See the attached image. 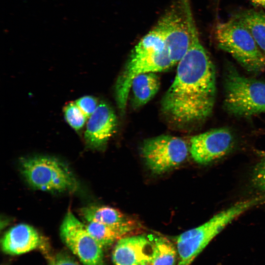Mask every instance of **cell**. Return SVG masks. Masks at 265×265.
<instances>
[{
	"label": "cell",
	"mask_w": 265,
	"mask_h": 265,
	"mask_svg": "<svg viewBox=\"0 0 265 265\" xmlns=\"http://www.w3.org/2000/svg\"><path fill=\"white\" fill-rule=\"evenodd\" d=\"M60 233L64 243L84 265H104L103 247L71 212L65 215Z\"/></svg>",
	"instance_id": "7"
},
{
	"label": "cell",
	"mask_w": 265,
	"mask_h": 265,
	"mask_svg": "<svg viewBox=\"0 0 265 265\" xmlns=\"http://www.w3.org/2000/svg\"><path fill=\"white\" fill-rule=\"evenodd\" d=\"M21 170L28 184L40 190L72 191L77 186L70 170L55 158L38 156L23 159Z\"/></svg>",
	"instance_id": "6"
},
{
	"label": "cell",
	"mask_w": 265,
	"mask_h": 265,
	"mask_svg": "<svg viewBox=\"0 0 265 265\" xmlns=\"http://www.w3.org/2000/svg\"><path fill=\"white\" fill-rule=\"evenodd\" d=\"M139 265H151L150 263H146L140 264Z\"/></svg>",
	"instance_id": "24"
},
{
	"label": "cell",
	"mask_w": 265,
	"mask_h": 265,
	"mask_svg": "<svg viewBox=\"0 0 265 265\" xmlns=\"http://www.w3.org/2000/svg\"><path fill=\"white\" fill-rule=\"evenodd\" d=\"M116 125V116L112 108L105 102L100 103L87 121L85 141L92 148L103 146L113 134Z\"/></svg>",
	"instance_id": "11"
},
{
	"label": "cell",
	"mask_w": 265,
	"mask_h": 265,
	"mask_svg": "<svg viewBox=\"0 0 265 265\" xmlns=\"http://www.w3.org/2000/svg\"><path fill=\"white\" fill-rule=\"evenodd\" d=\"M142 235L125 237L114 247L112 260L114 265H139L150 263L152 240Z\"/></svg>",
	"instance_id": "12"
},
{
	"label": "cell",
	"mask_w": 265,
	"mask_h": 265,
	"mask_svg": "<svg viewBox=\"0 0 265 265\" xmlns=\"http://www.w3.org/2000/svg\"><path fill=\"white\" fill-rule=\"evenodd\" d=\"M253 182L255 186L265 195V155L254 169Z\"/></svg>",
	"instance_id": "21"
},
{
	"label": "cell",
	"mask_w": 265,
	"mask_h": 265,
	"mask_svg": "<svg viewBox=\"0 0 265 265\" xmlns=\"http://www.w3.org/2000/svg\"><path fill=\"white\" fill-rule=\"evenodd\" d=\"M157 25L160 30L174 66L186 54L191 44L188 25L181 7H172Z\"/></svg>",
	"instance_id": "9"
},
{
	"label": "cell",
	"mask_w": 265,
	"mask_h": 265,
	"mask_svg": "<svg viewBox=\"0 0 265 265\" xmlns=\"http://www.w3.org/2000/svg\"><path fill=\"white\" fill-rule=\"evenodd\" d=\"M261 200L260 198H253L239 202L216 214L203 224L181 234L176 238L178 261L176 265H190L227 225Z\"/></svg>",
	"instance_id": "3"
},
{
	"label": "cell",
	"mask_w": 265,
	"mask_h": 265,
	"mask_svg": "<svg viewBox=\"0 0 265 265\" xmlns=\"http://www.w3.org/2000/svg\"><path fill=\"white\" fill-rule=\"evenodd\" d=\"M41 243L38 232L26 224L16 225L3 235L1 248L4 252L12 255L23 254L37 248Z\"/></svg>",
	"instance_id": "13"
},
{
	"label": "cell",
	"mask_w": 265,
	"mask_h": 265,
	"mask_svg": "<svg viewBox=\"0 0 265 265\" xmlns=\"http://www.w3.org/2000/svg\"><path fill=\"white\" fill-rule=\"evenodd\" d=\"M225 109L238 117L265 113V81L246 77L231 63L224 76Z\"/></svg>",
	"instance_id": "4"
},
{
	"label": "cell",
	"mask_w": 265,
	"mask_h": 265,
	"mask_svg": "<svg viewBox=\"0 0 265 265\" xmlns=\"http://www.w3.org/2000/svg\"><path fill=\"white\" fill-rule=\"evenodd\" d=\"M188 148L182 138L161 135L146 140L142 153L150 169L159 174L182 163L186 158Z\"/></svg>",
	"instance_id": "8"
},
{
	"label": "cell",
	"mask_w": 265,
	"mask_h": 265,
	"mask_svg": "<svg viewBox=\"0 0 265 265\" xmlns=\"http://www.w3.org/2000/svg\"><path fill=\"white\" fill-rule=\"evenodd\" d=\"M255 3L262 7L265 11V0H251Z\"/></svg>",
	"instance_id": "23"
},
{
	"label": "cell",
	"mask_w": 265,
	"mask_h": 265,
	"mask_svg": "<svg viewBox=\"0 0 265 265\" xmlns=\"http://www.w3.org/2000/svg\"><path fill=\"white\" fill-rule=\"evenodd\" d=\"M85 225L89 234L103 248L111 246L137 228L113 227L95 221L87 222Z\"/></svg>",
	"instance_id": "16"
},
{
	"label": "cell",
	"mask_w": 265,
	"mask_h": 265,
	"mask_svg": "<svg viewBox=\"0 0 265 265\" xmlns=\"http://www.w3.org/2000/svg\"><path fill=\"white\" fill-rule=\"evenodd\" d=\"M234 17L248 29L265 56V12L250 9L240 12Z\"/></svg>",
	"instance_id": "17"
},
{
	"label": "cell",
	"mask_w": 265,
	"mask_h": 265,
	"mask_svg": "<svg viewBox=\"0 0 265 265\" xmlns=\"http://www.w3.org/2000/svg\"><path fill=\"white\" fill-rule=\"evenodd\" d=\"M151 265H176L178 259L176 246L167 238H153Z\"/></svg>",
	"instance_id": "18"
},
{
	"label": "cell",
	"mask_w": 265,
	"mask_h": 265,
	"mask_svg": "<svg viewBox=\"0 0 265 265\" xmlns=\"http://www.w3.org/2000/svg\"><path fill=\"white\" fill-rule=\"evenodd\" d=\"M190 153L197 163L207 164L226 154L234 142L231 131L220 128L192 136L190 140Z\"/></svg>",
	"instance_id": "10"
},
{
	"label": "cell",
	"mask_w": 265,
	"mask_h": 265,
	"mask_svg": "<svg viewBox=\"0 0 265 265\" xmlns=\"http://www.w3.org/2000/svg\"><path fill=\"white\" fill-rule=\"evenodd\" d=\"M214 36L218 47L248 72L259 74L265 70V56L248 29L236 17L218 24Z\"/></svg>",
	"instance_id": "5"
},
{
	"label": "cell",
	"mask_w": 265,
	"mask_h": 265,
	"mask_svg": "<svg viewBox=\"0 0 265 265\" xmlns=\"http://www.w3.org/2000/svg\"><path fill=\"white\" fill-rule=\"evenodd\" d=\"M75 103L87 117H89L92 114L98 106L96 98L90 95L78 99Z\"/></svg>",
	"instance_id": "20"
},
{
	"label": "cell",
	"mask_w": 265,
	"mask_h": 265,
	"mask_svg": "<svg viewBox=\"0 0 265 265\" xmlns=\"http://www.w3.org/2000/svg\"><path fill=\"white\" fill-rule=\"evenodd\" d=\"M160 85L159 78L155 72L142 74L134 78L131 88L133 107L138 108L148 103L158 93Z\"/></svg>",
	"instance_id": "15"
},
{
	"label": "cell",
	"mask_w": 265,
	"mask_h": 265,
	"mask_svg": "<svg viewBox=\"0 0 265 265\" xmlns=\"http://www.w3.org/2000/svg\"><path fill=\"white\" fill-rule=\"evenodd\" d=\"M87 222L95 221L113 227H135L137 224L118 209L106 206H89L81 210Z\"/></svg>",
	"instance_id": "14"
},
{
	"label": "cell",
	"mask_w": 265,
	"mask_h": 265,
	"mask_svg": "<svg viewBox=\"0 0 265 265\" xmlns=\"http://www.w3.org/2000/svg\"><path fill=\"white\" fill-rule=\"evenodd\" d=\"M172 66L161 32L156 26L133 48L117 78L115 95L120 112L125 111L134 78L146 73L161 72Z\"/></svg>",
	"instance_id": "2"
},
{
	"label": "cell",
	"mask_w": 265,
	"mask_h": 265,
	"mask_svg": "<svg viewBox=\"0 0 265 265\" xmlns=\"http://www.w3.org/2000/svg\"><path fill=\"white\" fill-rule=\"evenodd\" d=\"M63 113L67 123L77 131L84 126L87 118L75 102L67 104L63 108Z\"/></svg>",
	"instance_id": "19"
},
{
	"label": "cell",
	"mask_w": 265,
	"mask_h": 265,
	"mask_svg": "<svg viewBox=\"0 0 265 265\" xmlns=\"http://www.w3.org/2000/svg\"><path fill=\"white\" fill-rule=\"evenodd\" d=\"M51 265H79L76 262L65 256H59L55 258Z\"/></svg>",
	"instance_id": "22"
},
{
	"label": "cell",
	"mask_w": 265,
	"mask_h": 265,
	"mask_svg": "<svg viewBox=\"0 0 265 265\" xmlns=\"http://www.w3.org/2000/svg\"><path fill=\"white\" fill-rule=\"evenodd\" d=\"M177 64L174 80L161 101L162 110L179 124L203 120L214 106L215 72L200 39L191 44Z\"/></svg>",
	"instance_id": "1"
}]
</instances>
